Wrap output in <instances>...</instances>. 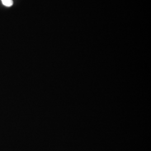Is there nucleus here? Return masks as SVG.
<instances>
[{"label":"nucleus","mask_w":151,"mask_h":151,"mask_svg":"<svg viewBox=\"0 0 151 151\" xmlns=\"http://www.w3.org/2000/svg\"><path fill=\"white\" fill-rule=\"evenodd\" d=\"M3 5L6 7H11L13 5V0H1Z\"/></svg>","instance_id":"f257e3e1"}]
</instances>
